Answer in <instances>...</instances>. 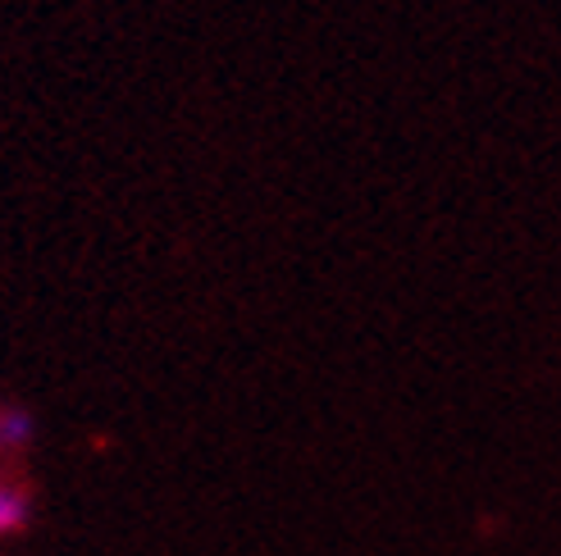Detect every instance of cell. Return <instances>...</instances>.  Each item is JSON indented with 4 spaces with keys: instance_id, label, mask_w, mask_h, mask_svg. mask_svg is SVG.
<instances>
[{
    "instance_id": "1",
    "label": "cell",
    "mask_w": 561,
    "mask_h": 556,
    "mask_svg": "<svg viewBox=\"0 0 561 556\" xmlns=\"http://www.w3.org/2000/svg\"><path fill=\"white\" fill-rule=\"evenodd\" d=\"M23 524H27V493L0 484V538H5V534H19Z\"/></svg>"
},
{
    "instance_id": "2",
    "label": "cell",
    "mask_w": 561,
    "mask_h": 556,
    "mask_svg": "<svg viewBox=\"0 0 561 556\" xmlns=\"http://www.w3.org/2000/svg\"><path fill=\"white\" fill-rule=\"evenodd\" d=\"M33 415L27 410H5L0 415V448H10V452H19V448H27L33 442Z\"/></svg>"
}]
</instances>
